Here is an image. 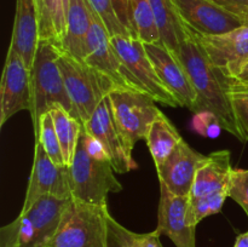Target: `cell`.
<instances>
[{
	"instance_id": "8992f818",
	"label": "cell",
	"mask_w": 248,
	"mask_h": 247,
	"mask_svg": "<svg viewBox=\"0 0 248 247\" xmlns=\"http://www.w3.org/2000/svg\"><path fill=\"white\" fill-rule=\"evenodd\" d=\"M58 64L74 107L75 118L85 124L102 101L118 86L96 68L64 52H61Z\"/></svg>"
},
{
	"instance_id": "4316f807",
	"label": "cell",
	"mask_w": 248,
	"mask_h": 247,
	"mask_svg": "<svg viewBox=\"0 0 248 247\" xmlns=\"http://www.w3.org/2000/svg\"><path fill=\"white\" fill-rule=\"evenodd\" d=\"M35 142H39L43 145L46 154L50 159L58 166H65L64 157H63L62 148H61L60 140H58L57 133H56L55 124L51 111H47L40 119L39 124V131L35 135Z\"/></svg>"
},
{
	"instance_id": "8fae6325",
	"label": "cell",
	"mask_w": 248,
	"mask_h": 247,
	"mask_svg": "<svg viewBox=\"0 0 248 247\" xmlns=\"http://www.w3.org/2000/svg\"><path fill=\"white\" fill-rule=\"evenodd\" d=\"M84 127L103 145L116 173H127L137 169L132 152L127 148L120 131L116 127L108 96L84 124Z\"/></svg>"
},
{
	"instance_id": "d4e9b609",
	"label": "cell",
	"mask_w": 248,
	"mask_h": 247,
	"mask_svg": "<svg viewBox=\"0 0 248 247\" xmlns=\"http://www.w3.org/2000/svg\"><path fill=\"white\" fill-rule=\"evenodd\" d=\"M51 114H52L56 133L62 148L65 166H69L74 159L78 140L84 124L62 107L53 108Z\"/></svg>"
},
{
	"instance_id": "603a6c76",
	"label": "cell",
	"mask_w": 248,
	"mask_h": 247,
	"mask_svg": "<svg viewBox=\"0 0 248 247\" xmlns=\"http://www.w3.org/2000/svg\"><path fill=\"white\" fill-rule=\"evenodd\" d=\"M40 40H48L60 47L65 33V14L62 0H36Z\"/></svg>"
},
{
	"instance_id": "e0dca14e",
	"label": "cell",
	"mask_w": 248,
	"mask_h": 247,
	"mask_svg": "<svg viewBox=\"0 0 248 247\" xmlns=\"http://www.w3.org/2000/svg\"><path fill=\"white\" fill-rule=\"evenodd\" d=\"M205 157L206 155L199 153L182 139L164 164L156 167L160 183H164L174 195L189 196L196 172Z\"/></svg>"
},
{
	"instance_id": "1f68e13d",
	"label": "cell",
	"mask_w": 248,
	"mask_h": 247,
	"mask_svg": "<svg viewBox=\"0 0 248 247\" xmlns=\"http://www.w3.org/2000/svg\"><path fill=\"white\" fill-rule=\"evenodd\" d=\"M193 128L199 133L207 138H216L219 136L223 130L220 121L212 111H199L193 118Z\"/></svg>"
},
{
	"instance_id": "4fadbf2b",
	"label": "cell",
	"mask_w": 248,
	"mask_h": 247,
	"mask_svg": "<svg viewBox=\"0 0 248 247\" xmlns=\"http://www.w3.org/2000/svg\"><path fill=\"white\" fill-rule=\"evenodd\" d=\"M144 48L160 80L177 99L179 107H184L194 113L198 96L178 56L160 41L154 44H144Z\"/></svg>"
},
{
	"instance_id": "7402d4cb",
	"label": "cell",
	"mask_w": 248,
	"mask_h": 247,
	"mask_svg": "<svg viewBox=\"0 0 248 247\" xmlns=\"http://www.w3.org/2000/svg\"><path fill=\"white\" fill-rule=\"evenodd\" d=\"M182 139L183 138L171 121L162 113L160 114L150 126L145 139L155 167L164 164Z\"/></svg>"
},
{
	"instance_id": "ac0fdd59",
	"label": "cell",
	"mask_w": 248,
	"mask_h": 247,
	"mask_svg": "<svg viewBox=\"0 0 248 247\" xmlns=\"http://www.w3.org/2000/svg\"><path fill=\"white\" fill-rule=\"evenodd\" d=\"M40 41L39 12L36 0H16L14 29L10 46L31 70Z\"/></svg>"
},
{
	"instance_id": "7c38bea8",
	"label": "cell",
	"mask_w": 248,
	"mask_h": 247,
	"mask_svg": "<svg viewBox=\"0 0 248 247\" xmlns=\"http://www.w3.org/2000/svg\"><path fill=\"white\" fill-rule=\"evenodd\" d=\"M51 195L60 199H72L68 177V166H58L50 159L43 145L35 142L33 169L22 210H27L41 196Z\"/></svg>"
},
{
	"instance_id": "4dcf8cb0",
	"label": "cell",
	"mask_w": 248,
	"mask_h": 247,
	"mask_svg": "<svg viewBox=\"0 0 248 247\" xmlns=\"http://www.w3.org/2000/svg\"><path fill=\"white\" fill-rule=\"evenodd\" d=\"M232 103L239 124L242 143L248 142V91L232 90Z\"/></svg>"
},
{
	"instance_id": "9c48e42d",
	"label": "cell",
	"mask_w": 248,
	"mask_h": 247,
	"mask_svg": "<svg viewBox=\"0 0 248 247\" xmlns=\"http://www.w3.org/2000/svg\"><path fill=\"white\" fill-rule=\"evenodd\" d=\"M31 69L23 58L9 47L0 84V127L21 110H31Z\"/></svg>"
},
{
	"instance_id": "9a60e30c",
	"label": "cell",
	"mask_w": 248,
	"mask_h": 247,
	"mask_svg": "<svg viewBox=\"0 0 248 247\" xmlns=\"http://www.w3.org/2000/svg\"><path fill=\"white\" fill-rule=\"evenodd\" d=\"M189 196H178L160 183L157 232L166 235L176 247H196L195 230L188 220Z\"/></svg>"
},
{
	"instance_id": "44dd1931",
	"label": "cell",
	"mask_w": 248,
	"mask_h": 247,
	"mask_svg": "<svg viewBox=\"0 0 248 247\" xmlns=\"http://www.w3.org/2000/svg\"><path fill=\"white\" fill-rule=\"evenodd\" d=\"M155 22L160 34V43L173 53H178L181 44L188 36V28L184 24L174 0H150Z\"/></svg>"
},
{
	"instance_id": "277c9868",
	"label": "cell",
	"mask_w": 248,
	"mask_h": 247,
	"mask_svg": "<svg viewBox=\"0 0 248 247\" xmlns=\"http://www.w3.org/2000/svg\"><path fill=\"white\" fill-rule=\"evenodd\" d=\"M108 205H91L72 198L44 247H108Z\"/></svg>"
},
{
	"instance_id": "ba28073f",
	"label": "cell",
	"mask_w": 248,
	"mask_h": 247,
	"mask_svg": "<svg viewBox=\"0 0 248 247\" xmlns=\"http://www.w3.org/2000/svg\"><path fill=\"white\" fill-rule=\"evenodd\" d=\"M111 44L125 67L131 89L144 92L162 106L179 107L177 99L160 80L142 41L132 36H113Z\"/></svg>"
},
{
	"instance_id": "6da1fadb",
	"label": "cell",
	"mask_w": 248,
	"mask_h": 247,
	"mask_svg": "<svg viewBox=\"0 0 248 247\" xmlns=\"http://www.w3.org/2000/svg\"><path fill=\"white\" fill-rule=\"evenodd\" d=\"M177 56L186 68L198 96L194 114L203 110L212 111L219 119L223 130L241 142L242 136L232 108V91L227 77L210 60L189 28L188 36L182 41Z\"/></svg>"
},
{
	"instance_id": "5b68a950",
	"label": "cell",
	"mask_w": 248,
	"mask_h": 247,
	"mask_svg": "<svg viewBox=\"0 0 248 247\" xmlns=\"http://www.w3.org/2000/svg\"><path fill=\"white\" fill-rule=\"evenodd\" d=\"M68 177L72 198L91 205L107 206L109 194L123 190L110 160L92 156L80 137Z\"/></svg>"
},
{
	"instance_id": "f1b7e54d",
	"label": "cell",
	"mask_w": 248,
	"mask_h": 247,
	"mask_svg": "<svg viewBox=\"0 0 248 247\" xmlns=\"http://www.w3.org/2000/svg\"><path fill=\"white\" fill-rule=\"evenodd\" d=\"M89 4L102 19L111 38L113 36H131L130 31L119 21L111 0H89Z\"/></svg>"
},
{
	"instance_id": "7a4b0ae2",
	"label": "cell",
	"mask_w": 248,
	"mask_h": 247,
	"mask_svg": "<svg viewBox=\"0 0 248 247\" xmlns=\"http://www.w3.org/2000/svg\"><path fill=\"white\" fill-rule=\"evenodd\" d=\"M61 48L48 40H40L31 70V104L29 114L31 116L34 136L39 131L43 115L56 107H62L75 116L70 97L65 87L62 70L58 64Z\"/></svg>"
},
{
	"instance_id": "3957f363",
	"label": "cell",
	"mask_w": 248,
	"mask_h": 247,
	"mask_svg": "<svg viewBox=\"0 0 248 247\" xmlns=\"http://www.w3.org/2000/svg\"><path fill=\"white\" fill-rule=\"evenodd\" d=\"M70 199L45 195L0 230V247H44L60 225Z\"/></svg>"
},
{
	"instance_id": "52a82bcc",
	"label": "cell",
	"mask_w": 248,
	"mask_h": 247,
	"mask_svg": "<svg viewBox=\"0 0 248 247\" xmlns=\"http://www.w3.org/2000/svg\"><path fill=\"white\" fill-rule=\"evenodd\" d=\"M108 99L116 127L132 152L136 143L147 139L150 126L162 111L152 97L130 87H116Z\"/></svg>"
},
{
	"instance_id": "836d02e7",
	"label": "cell",
	"mask_w": 248,
	"mask_h": 247,
	"mask_svg": "<svg viewBox=\"0 0 248 247\" xmlns=\"http://www.w3.org/2000/svg\"><path fill=\"white\" fill-rule=\"evenodd\" d=\"M111 2H113L114 10H115V14L118 16L119 21L124 24V27L131 34L130 18H128V5H130V0H111ZM131 36H132V34H131Z\"/></svg>"
},
{
	"instance_id": "484cf974",
	"label": "cell",
	"mask_w": 248,
	"mask_h": 247,
	"mask_svg": "<svg viewBox=\"0 0 248 247\" xmlns=\"http://www.w3.org/2000/svg\"><path fill=\"white\" fill-rule=\"evenodd\" d=\"M108 225V247H164L155 229L150 232H135L116 222L110 213L107 215Z\"/></svg>"
},
{
	"instance_id": "2e32d148",
	"label": "cell",
	"mask_w": 248,
	"mask_h": 247,
	"mask_svg": "<svg viewBox=\"0 0 248 247\" xmlns=\"http://www.w3.org/2000/svg\"><path fill=\"white\" fill-rule=\"evenodd\" d=\"M85 63L110 77L118 87H130L127 82V73L111 44V36L93 10L91 28L86 39Z\"/></svg>"
},
{
	"instance_id": "8d00e7d4",
	"label": "cell",
	"mask_w": 248,
	"mask_h": 247,
	"mask_svg": "<svg viewBox=\"0 0 248 247\" xmlns=\"http://www.w3.org/2000/svg\"><path fill=\"white\" fill-rule=\"evenodd\" d=\"M232 90H245V91H248V87H232V89H230V91Z\"/></svg>"
},
{
	"instance_id": "d590c367",
	"label": "cell",
	"mask_w": 248,
	"mask_h": 247,
	"mask_svg": "<svg viewBox=\"0 0 248 247\" xmlns=\"http://www.w3.org/2000/svg\"><path fill=\"white\" fill-rule=\"evenodd\" d=\"M234 247H248V232H244V234H240L236 237Z\"/></svg>"
},
{
	"instance_id": "d6a6232c",
	"label": "cell",
	"mask_w": 248,
	"mask_h": 247,
	"mask_svg": "<svg viewBox=\"0 0 248 247\" xmlns=\"http://www.w3.org/2000/svg\"><path fill=\"white\" fill-rule=\"evenodd\" d=\"M213 1L248 21V0H213Z\"/></svg>"
},
{
	"instance_id": "ffe728a7",
	"label": "cell",
	"mask_w": 248,
	"mask_h": 247,
	"mask_svg": "<svg viewBox=\"0 0 248 247\" xmlns=\"http://www.w3.org/2000/svg\"><path fill=\"white\" fill-rule=\"evenodd\" d=\"M92 23V9L89 0H70L65 14V33L61 51L85 62L86 39Z\"/></svg>"
},
{
	"instance_id": "30bf717a",
	"label": "cell",
	"mask_w": 248,
	"mask_h": 247,
	"mask_svg": "<svg viewBox=\"0 0 248 247\" xmlns=\"http://www.w3.org/2000/svg\"><path fill=\"white\" fill-rule=\"evenodd\" d=\"M174 2L184 24L200 35H222L248 22L213 0H174Z\"/></svg>"
},
{
	"instance_id": "d6986e66",
	"label": "cell",
	"mask_w": 248,
	"mask_h": 247,
	"mask_svg": "<svg viewBox=\"0 0 248 247\" xmlns=\"http://www.w3.org/2000/svg\"><path fill=\"white\" fill-rule=\"evenodd\" d=\"M232 170L229 150H217L207 155L196 172L189 194V202H195L206 196L229 189Z\"/></svg>"
},
{
	"instance_id": "e575fe53",
	"label": "cell",
	"mask_w": 248,
	"mask_h": 247,
	"mask_svg": "<svg viewBox=\"0 0 248 247\" xmlns=\"http://www.w3.org/2000/svg\"><path fill=\"white\" fill-rule=\"evenodd\" d=\"M230 89L232 87H248V64L245 65L235 77L227 79Z\"/></svg>"
},
{
	"instance_id": "83f0119b",
	"label": "cell",
	"mask_w": 248,
	"mask_h": 247,
	"mask_svg": "<svg viewBox=\"0 0 248 247\" xmlns=\"http://www.w3.org/2000/svg\"><path fill=\"white\" fill-rule=\"evenodd\" d=\"M228 198H229V189L216 193L213 195L206 196V198L200 199V200L195 201V202H189V223L194 225V227H196L206 217L219 213Z\"/></svg>"
},
{
	"instance_id": "f546056e",
	"label": "cell",
	"mask_w": 248,
	"mask_h": 247,
	"mask_svg": "<svg viewBox=\"0 0 248 247\" xmlns=\"http://www.w3.org/2000/svg\"><path fill=\"white\" fill-rule=\"evenodd\" d=\"M229 198L236 201L248 216V170H232L229 186Z\"/></svg>"
},
{
	"instance_id": "5bb4252c",
	"label": "cell",
	"mask_w": 248,
	"mask_h": 247,
	"mask_svg": "<svg viewBox=\"0 0 248 247\" xmlns=\"http://www.w3.org/2000/svg\"><path fill=\"white\" fill-rule=\"evenodd\" d=\"M193 34L227 79L235 77L248 64V22L222 35H200L194 31Z\"/></svg>"
},
{
	"instance_id": "cb8c5ba5",
	"label": "cell",
	"mask_w": 248,
	"mask_h": 247,
	"mask_svg": "<svg viewBox=\"0 0 248 247\" xmlns=\"http://www.w3.org/2000/svg\"><path fill=\"white\" fill-rule=\"evenodd\" d=\"M128 18L132 38L144 44L159 43V29L150 0H130Z\"/></svg>"
}]
</instances>
